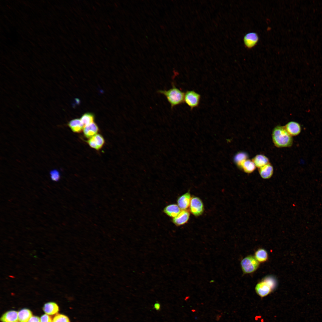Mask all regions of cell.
I'll return each instance as SVG.
<instances>
[{"label": "cell", "instance_id": "cell-8", "mask_svg": "<svg viewBox=\"0 0 322 322\" xmlns=\"http://www.w3.org/2000/svg\"><path fill=\"white\" fill-rule=\"evenodd\" d=\"M89 146L97 150L100 149L105 143V140L100 134H97L87 141Z\"/></svg>", "mask_w": 322, "mask_h": 322}, {"label": "cell", "instance_id": "cell-20", "mask_svg": "<svg viewBox=\"0 0 322 322\" xmlns=\"http://www.w3.org/2000/svg\"><path fill=\"white\" fill-rule=\"evenodd\" d=\"M32 316L31 312L27 309H22L18 312V320L19 322H28Z\"/></svg>", "mask_w": 322, "mask_h": 322}, {"label": "cell", "instance_id": "cell-24", "mask_svg": "<svg viewBox=\"0 0 322 322\" xmlns=\"http://www.w3.org/2000/svg\"><path fill=\"white\" fill-rule=\"evenodd\" d=\"M52 322H70L68 318L62 314H58L54 318Z\"/></svg>", "mask_w": 322, "mask_h": 322}, {"label": "cell", "instance_id": "cell-17", "mask_svg": "<svg viewBox=\"0 0 322 322\" xmlns=\"http://www.w3.org/2000/svg\"><path fill=\"white\" fill-rule=\"evenodd\" d=\"M256 167L261 168L270 163L268 158L265 156L261 154L256 155L252 159Z\"/></svg>", "mask_w": 322, "mask_h": 322}, {"label": "cell", "instance_id": "cell-29", "mask_svg": "<svg viewBox=\"0 0 322 322\" xmlns=\"http://www.w3.org/2000/svg\"><path fill=\"white\" fill-rule=\"evenodd\" d=\"M159 307H160L159 305L158 304H155V308H157L158 309V308H159Z\"/></svg>", "mask_w": 322, "mask_h": 322}, {"label": "cell", "instance_id": "cell-21", "mask_svg": "<svg viewBox=\"0 0 322 322\" xmlns=\"http://www.w3.org/2000/svg\"><path fill=\"white\" fill-rule=\"evenodd\" d=\"M256 167L252 160L247 159L242 164L241 168L246 173L250 174L253 172L256 169Z\"/></svg>", "mask_w": 322, "mask_h": 322}, {"label": "cell", "instance_id": "cell-6", "mask_svg": "<svg viewBox=\"0 0 322 322\" xmlns=\"http://www.w3.org/2000/svg\"><path fill=\"white\" fill-rule=\"evenodd\" d=\"M189 206L191 212L195 216L201 215L203 212V203L201 200L197 197L193 196L191 198Z\"/></svg>", "mask_w": 322, "mask_h": 322}, {"label": "cell", "instance_id": "cell-28", "mask_svg": "<svg viewBox=\"0 0 322 322\" xmlns=\"http://www.w3.org/2000/svg\"><path fill=\"white\" fill-rule=\"evenodd\" d=\"M222 317L221 315H218L216 317V320L217 321H219Z\"/></svg>", "mask_w": 322, "mask_h": 322}, {"label": "cell", "instance_id": "cell-22", "mask_svg": "<svg viewBox=\"0 0 322 322\" xmlns=\"http://www.w3.org/2000/svg\"><path fill=\"white\" fill-rule=\"evenodd\" d=\"M80 119L84 127L94 122L95 116L92 113H86L81 116Z\"/></svg>", "mask_w": 322, "mask_h": 322}, {"label": "cell", "instance_id": "cell-11", "mask_svg": "<svg viewBox=\"0 0 322 322\" xmlns=\"http://www.w3.org/2000/svg\"><path fill=\"white\" fill-rule=\"evenodd\" d=\"M191 198L190 193L188 191L178 198L177 204L180 209L185 210L188 208L190 206Z\"/></svg>", "mask_w": 322, "mask_h": 322}, {"label": "cell", "instance_id": "cell-16", "mask_svg": "<svg viewBox=\"0 0 322 322\" xmlns=\"http://www.w3.org/2000/svg\"><path fill=\"white\" fill-rule=\"evenodd\" d=\"M2 322H16L18 320V312L14 310L7 312L1 318Z\"/></svg>", "mask_w": 322, "mask_h": 322}, {"label": "cell", "instance_id": "cell-13", "mask_svg": "<svg viewBox=\"0 0 322 322\" xmlns=\"http://www.w3.org/2000/svg\"><path fill=\"white\" fill-rule=\"evenodd\" d=\"M261 177L263 179H269L272 176L274 171L273 167L270 163L258 168Z\"/></svg>", "mask_w": 322, "mask_h": 322}, {"label": "cell", "instance_id": "cell-18", "mask_svg": "<svg viewBox=\"0 0 322 322\" xmlns=\"http://www.w3.org/2000/svg\"><path fill=\"white\" fill-rule=\"evenodd\" d=\"M254 256L259 263H262L267 261L268 259L269 256L267 251L263 248H259L256 251Z\"/></svg>", "mask_w": 322, "mask_h": 322}, {"label": "cell", "instance_id": "cell-15", "mask_svg": "<svg viewBox=\"0 0 322 322\" xmlns=\"http://www.w3.org/2000/svg\"><path fill=\"white\" fill-rule=\"evenodd\" d=\"M68 126L75 133H79L83 131L84 126L80 119H75L71 120L68 123Z\"/></svg>", "mask_w": 322, "mask_h": 322}, {"label": "cell", "instance_id": "cell-4", "mask_svg": "<svg viewBox=\"0 0 322 322\" xmlns=\"http://www.w3.org/2000/svg\"><path fill=\"white\" fill-rule=\"evenodd\" d=\"M241 266L244 274H249L255 272L259 268L260 263L254 256H247L242 260Z\"/></svg>", "mask_w": 322, "mask_h": 322}, {"label": "cell", "instance_id": "cell-3", "mask_svg": "<svg viewBox=\"0 0 322 322\" xmlns=\"http://www.w3.org/2000/svg\"><path fill=\"white\" fill-rule=\"evenodd\" d=\"M157 92L165 97L171 108L184 102L185 92L177 88L174 84L168 90H159Z\"/></svg>", "mask_w": 322, "mask_h": 322}, {"label": "cell", "instance_id": "cell-19", "mask_svg": "<svg viewBox=\"0 0 322 322\" xmlns=\"http://www.w3.org/2000/svg\"><path fill=\"white\" fill-rule=\"evenodd\" d=\"M59 309V307L57 304L52 302L45 304L43 307L44 312L49 315H53L57 313Z\"/></svg>", "mask_w": 322, "mask_h": 322}, {"label": "cell", "instance_id": "cell-1", "mask_svg": "<svg viewBox=\"0 0 322 322\" xmlns=\"http://www.w3.org/2000/svg\"><path fill=\"white\" fill-rule=\"evenodd\" d=\"M272 138L275 145L278 148L289 147L293 144V139L284 126L278 125L273 129Z\"/></svg>", "mask_w": 322, "mask_h": 322}, {"label": "cell", "instance_id": "cell-7", "mask_svg": "<svg viewBox=\"0 0 322 322\" xmlns=\"http://www.w3.org/2000/svg\"><path fill=\"white\" fill-rule=\"evenodd\" d=\"M243 40L246 47L248 49H251L255 47L257 44L259 40V37L256 33L250 32L244 35Z\"/></svg>", "mask_w": 322, "mask_h": 322}, {"label": "cell", "instance_id": "cell-31", "mask_svg": "<svg viewBox=\"0 0 322 322\" xmlns=\"http://www.w3.org/2000/svg\"><path fill=\"white\" fill-rule=\"evenodd\" d=\"M18 322L17 321V322Z\"/></svg>", "mask_w": 322, "mask_h": 322}, {"label": "cell", "instance_id": "cell-27", "mask_svg": "<svg viewBox=\"0 0 322 322\" xmlns=\"http://www.w3.org/2000/svg\"><path fill=\"white\" fill-rule=\"evenodd\" d=\"M28 322H41L40 318L36 316H32Z\"/></svg>", "mask_w": 322, "mask_h": 322}, {"label": "cell", "instance_id": "cell-2", "mask_svg": "<svg viewBox=\"0 0 322 322\" xmlns=\"http://www.w3.org/2000/svg\"><path fill=\"white\" fill-rule=\"evenodd\" d=\"M277 281L276 278L272 275L264 277L256 286V293L260 297H265L273 291L276 287Z\"/></svg>", "mask_w": 322, "mask_h": 322}, {"label": "cell", "instance_id": "cell-30", "mask_svg": "<svg viewBox=\"0 0 322 322\" xmlns=\"http://www.w3.org/2000/svg\"><path fill=\"white\" fill-rule=\"evenodd\" d=\"M191 311L193 312H194L196 311V310L195 309H193L191 310Z\"/></svg>", "mask_w": 322, "mask_h": 322}, {"label": "cell", "instance_id": "cell-14", "mask_svg": "<svg viewBox=\"0 0 322 322\" xmlns=\"http://www.w3.org/2000/svg\"><path fill=\"white\" fill-rule=\"evenodd\" d=\"M163 211L168 216L174 218L178 215L181 210L177 205L171 204L166 206L164 208Z\"/></svg>", "mask_w": 322, "mask_h": 322}, {"label": "cell", "instance_id": "cell-5", "mask_svg": "<svg viewBox=\"0 0 322 322\" xmlns=\"http://www.w3.org/2000/svg\"><path fill=\"white\" fill-rule=\"evenodd\" d=\"M201 98L200 95L194 90H188L185 92L184 102L191 110L199 106Z\"/></svg>", "mask_w": 322, "mask_h": 322}, {"label": "cell", "instance_id": "cell-12", "mask_svg": "<svg viewBox=\"0 0 322 322\" xmlns=\"http://www.w3.org/2000/svg\"><path fill=\"white\" fill-rule=\"evenodd\" d=\"M99 131L97 125L94 122L85 126L83 130L84 136L89 139L97 134Z\"/></svg>", "mask_w": 322, "mask_h": 322}, {"label": "cell", "instance_id": "cell-23", "mask_svg": "<svg viewBox=\"0 0 322 322\" xmlns=\"http://www.w3.org/2000/svg\"><path fill=\"white\" fill-rule=\"evenodd\" d=\"M247 154L244 152H240L237 153L234 156V160L235 162L241 168V166L246 160L248 159Z\"/></svg>", "mask_w": 322, "mask_h": 322}, {"label": "cell", "instance_id": "cell-25", "mask_svg": "<svg viewBox=\"0 0 322 322\" xmlns=\"http://www.w3.org/2000/svg\"><path fill=\"white\" fill-rule=\"evenodd\" d=\"M49 174L51 179L53 181H57L60 179V173L56 169H53L50 171Z\"/></svg>", "mask_w": 322, "mask_h": 322}, {"label": "cell", "instance_id": "cell-26", "mask_svg": "<svg viewBox=\"0 0 322 322\" xmlns=\"http://www.w3.org/2000/svg\"><path fill=\"white\" fill-rule=\"evenodd\" d=\"M41 322H52L51 317L47 314H44L41 316L40 318Z\"/></svg>", "mask_w": 322, "mask_h": 322}, {"label": "cell", "instance_id": "cell-10", "mask_svg": "<svg viewBox=\"0 0 322 322\" xmlns=\"http://www.w3.org/2000/svg\"><path fill=\"white\" fill-rule=\"evenodd\" d=\"M284 126L287 132L292 137L297 136L301 132V126L297 122L290 121L287 123Z\"/></svg>", "mask_w": 322, "mask_h": 322}, {"label": "cell", "instance_id": "cell-9", "mask_svg": "<svg viewBox=\"0 0 322 322\" xmlns=\"http://www.w3.org/2000/svg\"><path fill=\"white\" fill-rule=\"evenodd\" d=\"M190 217V213L186 210H182L176 217L172 219V222L177 226H181L186 223Z\"/></svg>", "mask_w": 322, "mask_h": 322}]
</instances>
